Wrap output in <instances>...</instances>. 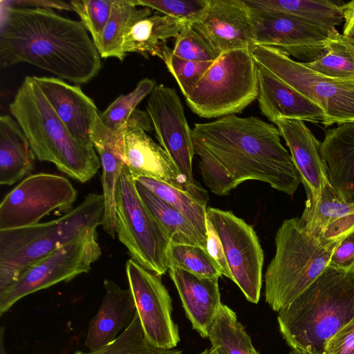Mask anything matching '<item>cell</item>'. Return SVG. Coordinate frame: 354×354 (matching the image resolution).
<instances>
[{
	"mask_svg": "<svg viewBox=\"0 0 354 354\" xmlns=\"http://www.w3.org/2000/svg\"><path fill=\"white\" fill-rule=\"evenodd\" d=\"M280 137L277 127L253 116L195 124L194 151L204 183L221 196L250 180L292 196L301 179Z\"/></svg>",
	"mask_w": 354,
	"mask_h": 354,
	"instance_id": "cell-1",
	"label": "cell"
},
{
	"mask_svg": "<svg viewBox=\"0 0 354 354\" xmlns=\"http://www.w3.org/2000/svg\"><path fill=\"white\" fill-rule=\"evenodd\" d=\"M1 22V66L28 63L75 84L100 71L101 56L80 21L49 8L7 4Z\"/></svg>",
	"mask_w": 354,
	"mask_h": 354,
	"instance_id": "cell-2",
	"label": "cell"
},
{
	"mask_svg": "<svg viewBox=\"0 0 354 354\" xmlns=\"http://www.w3.org/2000/svg\"><path fill=\"white\" fill-rule=\"evenodd\" d=\"M277 313L280 333L292 349L325 354L327 340L354 317V268L328 265Z\"/></svg>",
	"mask_w": 354,
	"mask_h": 354,
	"instance_id": "cell-3",
	"label": "cell"
},
{
	"mask_svg": "<svg viewBox=\"0 0 354 354\" xmlns=\"http://www.w3.org/2000/svg\"><path fill=\"white\" fill-rule=\"evenodd\" d=\"M35 157L53 163L69 177L85 183L101 163L93 147L77 140L43 94L33 76H26L9 104Z\"/></svg>",
	"mask_w": 354,
	"mask_h": 354,
	"instance_id": "cell-4",
	"label": "cell"
},
{
	"mask_svg": "<svg viewBox=\"0 0 354 354\" xmlns=\"http://www.w3.org/2000/svg\"><path fill=\"white\" fill-rule=\"evenodd\" d=\"M104 197L91 193L76 207L50 221L0 230V291L31 265L102 225Z\"/></svg>",
	"mask_w": 354,
	"mask_h": 354,
	"instance_id": "cell-5",
	"label": "cell"
},
{
	"mask_svg": "<svg viewBox=\"0 0 354 354\" xmlns=\"http://www.w3.org/2000/svg\"><path fill=\"white\" fill-rule=\"evenodd\" d=\"M340 242L312 235L299 218L284 220L264 275L266 302L278 312L300 295L325 270Z\"/></svg>",
	"mask_w": 354,
	"mask_h": 354,
	"instance_id": "cell-6",
	"label": "cell"
},
{
	"mask_svg": "<svg viewBox=\"0 0 354 354\" xmlns=\"http://www.w3.org/2000/svg\"><path fill=\"white\" fill-rule=\"evenodd\" d=\"M259 95L258 66L250 49L221 54L185 97L203 118L241 113Z\"/></svg>",
	"mask_w": 354,
	"mask_h": 354,
	"instance_id": "cell-7",
	"label": "cell"
},
{
	"mask_svg": "<svg viewBox=\"0 0 354 354\" xmlns=\"http://www.w3.org/2000/svg\"><path fill=\"white\" fill-rule=\"evenodd\" d=\"M250 51L257 65L323 109L324 127L354 122V80H339L321 75L274 47L254 45Z\"/></svg>",
	"mask_w": 354,
	"mask_h": 354,
	"instance_id": "cell-8",
	"label": "cell"
},
{
	"mask_svg": "<svg viewBox=\"0 0 354 354\" xmlns=\"http://www.w3.org/2000/svg\"><path fill=\"white\" fill-rule=\"evenodd\" d=\"M117 236L132 259L162 275L169 269L170 241L140 197L135 179L125 165L115 196Z\"/></svg>",
	"mask_w": 354,
	"mask_h": 354,
	"instance_id": "cell-9",
	"label": "cell"
},
{
	"mask_svg": "<svg viewBox=\"0 0 354 354\" xmlns=\"http://www.w3.org/2000/svg\"><path fill=\"white\" fill-rule=\"evenodd\" d=\"M101 254L97 232L86 234L55 250L31 265L16 281L0 291V315L30 294L88 272Z\"/></svg>",
	"mask_w": 354,
	"mask_h": 354,
	"instance_id": "cell-10",
	"label": "cell"
},
{
	"mask_svg": "<svg viewBox=\"0 0 354 354\" xmlns=\"http://www.w3.org/2000/svg\"><path fill=\"white\" fill-rule=\"evenodd\" d=\"M77 192L65 177L48 174L24 178L0 204V230L35 225L55 210L68 211Z\"/></svg>",
	"mask_w": 354,
	"mask_h": 354,
	"instance_id": "cell-11",
	"label": "cell"
},
{
	"mask_svg": "<svg viewBox=\"0 0 354 354\" xmlns=\"http://www.w3.org/2000/svg\"><path fill=\"white\" fill-rule=\"evenodd\" d=\"M207 218L215 228L232 275L246 299L257 304L262 288L264 254L253 226L231 211L207 207Z\"/></svg>",
	"mask_w": 354,
	"mask_h": 354,
	"instance_id": "cell-12",
	"label": "cell"
},
{
	"mask_svg": "<svg viewBox=\"0 0 354 354\" xmlns=\"http://www.w3.org/2000/svg\"><path fill=\"white\" fill-rule=\"evenodd\" d=\"M126 274L147 340L156 347L173 349L180 342L178 328L172 318L171 297L160 276L132 259L126 263Z\"/></svg>",
	"mask_w": 354,
	"mask_h": 354,
	"instance_id": "cell-13",
	"label": "cell"
},
{
	"mask_svg": "<svg viewBox=\"0 0 354 354\" xmlns=\"http://www.w3.org/2000/svg\"><path fill=\"white\" fill-rule=\"evenodd\" d=\"M250 12L254 29V45L280 49L304 63L322 57L335 35L284 14L252 9Z\"/></svg>",
	"mask_w": 354,
	"mask_h": 354,
	"instance_id": "cell-14",
	"label": "cell"
},
{
	"mask_svg": "<svg viewBox=\"0 0 354 354\" xmlns=\"http://www.w3.org/2000/svg\"><path fill=\"white\" fill-rule=\"evenodd\" d=\"M148 113L156 138L178 171L192 185V160L195 155L190 129L181 100L175 89L156 85L147 101Z\"/></svg>",
	"mask_w": 354,
	"mask_h": 354,
	"instance_id": "cell-15",
	"label": "cell"
},
{
	"mask_svg": "<svg viewBox=\"0 0 354 354\" xmlns=\"http://www.w3.org/2000/svg\"><path fill=\"white\" fill-rule=\"evenodd\" d=\"M192 26L218 55L254 45V26L244 0H208L203 14Z\"/></svg>",
	"mask_w": 354,
	"mask_h": 354,
	"instance_id": "cell-16",
	"label": "cell"
},
{
	"mask_svg": "<svg viewBox=\"0 0 354 354\" xmlns=\"http://www.w3.org/2000/svg\"><path fill=\"white\" fill-rule=\"evenodd\" d=\"M124 162L134 179L153 178L187 192L207 205L208 194L199 185H191L160 145L142 129L127 133L123 139Z\"/></svg>",
	"mask_w": 354,
	"mask_h": 354,
	"instance_id": "cell-17",
	"label": "cell"
},
{
	"mask_svg": "<svg viewBox=\"0 0 354 354\" xmlns=\"http://www.w3.org/2000/svg\"><path fill=\"white\" fill-rule=\"evenodd\" d=\"M272 122L289 148L300 175L307 195L306 205L317 203L322 191L329 184L326 167L320 153L321 142L303 120L279 118Z\"/></svg>",
	"mask_w": 354,
	"mask_h": 354,
	"instance_id": "cell-18",
	"label": "cell"
},
{
	"mask_svg": "<svg viewBox=\"0 0 354 354\" xmlns=\"http://www.w3.org/2000/svg\"><path fill=\"white\" fill-rule=\"evenodd\" d=\"M33 77L71 134L83 145L93 147L92 129L100 111L93 100L80 86L69 84L60 78Z\"/></svg>",
	"mask_w": 354,
	"mask_h": 354,
	"instance_id": "cell-19",
	"label": "cell"
},
{
	"mask_svg": "<svg viewBox=\"0 0 354 354\" xmlns=\"http://www.w3.org/2000/svg\"><path fill=\"white\" fill-rule=\"evenodd\" d=\"M130 132L124 127L113 132L101 122L99 115L92 129V142L99 155L102 167V196L104 211L102 227L111 237L117 235L115 196L121 173L125 165L123 153L124 136Z\"/></svg>",
	"mask_w": 354,
	"mask_h": 354,
	"instance_id": "cell-20",
	"label": "cell"
},
{
	"mask_svg": "<svg viewBox=\"0 0 354 354\" xmlns=\"http://www.w3.org/2000/svg\"><path fill=\"white\" fill-rule=\"evenodd\" d=\"M258 66L260 110L268 119H297L314 124L326 123L323 109L300 93Z\"/></svg>",
	"mask_w": 354,
	"mask_h": 354,
	"instance_id": "cell-21",
	"label": "cell"
},
{
	"mask_svg": "<svg viewBox=\"0 0 354 354\" xmlns=\"http://www.w3.org/2000/svg\"><path fill=\"white\" fill-rule=\"evenodd\" d=\"M169 274L193 328L203 337H207L222 304L219 277H202L177 267H170Z\"/></svg>",
	"mask_w": 354,
	"mask_h": 354,
	"instance_id": "cell-22",
	"label": "cell"
},
{
	"mask_svg": "<svg viewBox=\"0 0 354 354\" xmlns=\"http://www.w3.org/2000/svg\"><path fill=\"white\" fill-rule=\"evenodd\" d=\"M104 296L91 319L85 345L93 351L113 342L132 322L136 307L129 288L123 289L111 279L104 281Z\"/></svg>",
	"mask_w": 354,
	"mask_h": 354,
	"instance_id": "cell-23",
	"label": "cell"
},
{
	"mask_svg": "<svg viewBox=\"0 0 354 354\" xmlns=\"http://www.w3.org/2000/svg\"><path fill=\"white\" fill-rule=\"evenodd\" d=\"M320 153L335 193L346 202H354V122L327 130Z\"/></svg>",
	"mask_w": 354,
	"mask_h": 354,
	"instance_id": "cell-24",
	"label": "cell"
},
{
	"mask_svg": "<svg viewBox=\"0 0 354 354\" xmlns=\"http://www.w3.org/2000/svg\"><path fill=\"white\" fill-rule=\"evenodd\" d=\"M306 230L324 240L342 241L354 232V202L340 198L330 183L299 217Z\"/></svg>",
	"mask_w": 354,
	"mask_h": 354,
	"instance_id": "cell-25",
	"label": "cell"
},
{
	"mask_svg": "<svg viewBox=\"0 0 354 354\" xmlns=\"http://www.w3.org/2000/svg\"><path fill=\"white\" fill-rule=\"evenodd\" d=\"M35 156L19 124L9 115L0 117V184L12 185L29 174Z\"/></svg>",
	"mask_w": 354,
	"mask_h": 354,
	"instance_id": "cell-26",
	"label": "cell"
},
{
	"mask_svg": "<svg viewBox=\"0 0 354 354\" xmlns=\"http://www.w3.org/2000/svg\"><path fill=\"white\" fill-rule=\"evenodd\" d=\"M250 9L289 15L332 35L344 20L342 4L330 0H244Z\"/></svg>",
	"mask_w": 354,
	"mask_h": 354,
	"instance_id": "cell-27",
	"label": "cell"
},
{
	"mask_svg": "<svg viewBox=\"0 0 354 354\" xmlns=\"http://www.w3.org/2000/svg\"><path fill=\"white\" fill-rule=\"evenodd\" d=\"M188 23L167 15H153L136 23L123 39L124 53H137L162 59L167 41L176 38Z\"/></svg>",
	"mask_w": 354,
	"mask_h": 354,
	"instance_id": "cell-28",
	"label": "cell"
},
{
	"mask_svg": "<svg viewBox=\"0 0 354 354\" xmlns=\"http://www.w3.org/2000/svg\"><path fill=\"white\" fill-rule=\"evenodd\" d=\"M135 181L140 197L168 236L170 244L196 245L207 250L206 243L182 213Z\"/></svg>",
	"mask_w": 354,
	"mask_h": 354,
	"instance_id": "cell-29",
	"label": "cell"
},
{
	"mask_svg": "<svg viewBox=\"0 0 354 354\" xmlns=\"http://www.w3.org/2000/svg\"><path fill=\"white\" fill-rule=\"evenodd\" d=\"M151 15V8H138L131 0H114L109 19L97 49L101 57H115L122 62L127 55L123 51L125 34L136 23Z\"/></svg>",
	"mask_w": 354,
	"mask_h": 354,
	"instance_id": "cell-30",
	"label": "cell"
},
{
	"mask_svg": "<svg viewBox=\"0 0 354 354\" xmlns=\"http://www.w3.org/2000/svg\"><path fill=\"white\" fill-rule=\"evenodd\" d=\"M207 337L212 347L219 354H260L236 313L223 304L209 328Z\"/></svg>",
	"mask_w": 354,
	"mask_h": 354,
	"instance_id": "cell-31",
	"label": "cell"
},
{
	"mask_svg": "<svg viewBox=\"0 0 354 354\" xmlns=\"http://www.w3.org/2000/svg\"><path fill=\"white\" fill-rule=\"evenodd\" d=\"M135 180L182 213L206 243L207 205L189 193L160 180L146 177H139Z\"/></svg>",
	"mask_w": 354,
	"mask_h": 354,
	"instance_id": "cell-32",
	"label": "cell"
},
{
	"mask_svg": "<svg viewBox=\"0 0 354 354\" xmlns=\"http://www.w3.org/2000/svg\"><path fill=\"white\" fill-rule=\"evenodd\" d=\"M304 64L324 76L344 81L354 80V51L342 34L332 37L322 57Z\"/></svg>",
	"mask_w": 354,
	"mask_h": 354,
	"instance_id": "cell-33",
	"label": "cell"
},
{
	"mask_svg": "<svg viewBox=\"0 0 354 354\" xmlns=\"http://www.w3.org/2000/svg\"><path fill=\"white\" fill-rule=\"evenodd\" d=\"M74 354H183V352L174 348H160L151 344L144 335L136 312L130 325L113 342L95 351H77Z\"/></svg>",
	"mask_w": 354,
	"mask_h": 354,
	"instance_id": "cell-34",
	"label": "cell"
},
{
	"mask_svg": "<svg viewBox=\"0 0 354 354\" xmlns=\"http://www.w3.org/2000/svg\"><path fill=\"white\" fill-rule=\"evenodd\" d=\"M156 86L154 80H141L132 91L119 95L104 111L100 112L102 123L113 132L120 131L138 104L151 93Z\"/></svg>",
	"mask_w": 354,
	"mask_h": 354,
	"instance_id": "cell-35",
	"label": "cell"
},
{
	"mask_svg": "<svg viewBox=\"0 0 354 354\" xmlns=\"http://www.w3.org/2000/svg\"><path fill=\"white\" fill-rule=\"evenodd\" d=\"M168 261L169 268L177 267L202 277L221 276L215 261L207 250L201 246L170 244Z\"/></svg>",
	"mask_w": 354,
	"mask_h": 354,
	"instance_id": "cell-36",
	"label": "cell"
},
{
	"mask_svg": "<svg viewBox=\"0 0 354 354\" xmlns=\"http://www.w3.org/2000/svg\"><path fill=\"white\" fill-rule=\"evenodd\" d=\"M113 3L114 0H72L70 1L73 10L79 15L81 23L91 34L97 49L100 45Z\"/></svg>",
	"mask_w": 354,
	"mask_h": 354,
	"instance_id": "cell-37",
	"label": "cell"
},
{
	"mask_svg": "<svg viewBox=\"0 0 354 354\" xmlns=\"http://www.w3.org/2000/svg\"><path fill=\"white\" fill-rule=\"evenodd\" d=\"M172 54L196 62H214L219 56L191 24H187L176 38Z\"/></svg>",
	"mask_w": 354,
	"mask_h": 354,
	"instance_id": "cell-38",
	"label": "cell"
},
{
	"mask_svg": "<svg viewBox=\"0 0 354 354\" xmlns=\"http://www.w3.org/2000/svg\"><path fill=\"white\" fill-rule=\"evenodd\" d=\"M175 78L185 97L199 81L213 62H196L179 58L167 46L161 59Z\"/></svg>",
	"mask_w": 354,
	"mask_h": 354,
	"instance_id": "cell-39",
	"label": "cell"
},
{
	"mask_svg": "<svg viewBox=\"0 0 354 354\" xmlns=\"http://www.w3.org/2000/svg\"><path fill=\"white\" fill-rule=\"evenodd\" d=\"M208 0H131L136 6L149 8L173 18L193 24L203 14Z\"/></svg>",
	"mask_w": 354,
	"mask_h": 354,
	"instance_id": "cell-40",
	"label": "cell"
},
{
	"mask_svg": "<svg viewBox=\"0 0 354 354\" xmlns=\"http://www.w3.org/2000/svg\"><path fill=\"white\" fill-rule=\"evenodd\" d=\"M324 353L354 354V317L327 340Z\"/></svg>",
	"mask_w": 354,
	"mask_h": 354,
	"instance_id": "cell-41",
	"label": "cell"
},
{
	"mask_svg": "<svg viewBox=\"0 0 354 354\" xmlns=\"http://www.w3.org/2000/svg\"><path fill=\"white\" fill-rule=\"evenodd\" d=\"M206 249L218 266L221 275L232 280V275L228 266L221 241L211 222L206 220Z\"/></svg>",
	"mask_w": 354,
	"mask_h": 354,
	"instance_id": "cell-42",
	"label": "cell"
},
{
	"mask_svg": "<svg viewBox=\"0 0 354 354\" xmlns=\"http://www.w3.org/2000/svg\"><path fill=\"white\" fill-rule=\"evenodd\" d=\"M329 265L343 270L354 268V232L341 241L331 256Z\"/></svg>",
	"mask_w": 354,
	"mask_h": 354,
	"instance_id": "cell-43",
	"label": "cell"
},
{
	"mask_svg": "<svg viewBox=\"0 0 354 354\" xmlns=\"http://www.w3.org/2000/svg\"><path fill=\"white\" fill-rule=\"evenodd\" d=\"M344 27L343 37L354 45V0L342 4Z\"/></svg>",
	"mask_w": 354,
	"mask_h": 354,
	"instance_id": "cell-44",
	"label": "cell"
},
{
	"mask_svg": "<svg viewBox=\"0 0 354 354\" xmlns=\"http://www.w3.org/2000/svg\"><path fill=\"white\" fill-rule=\"evenodd\" d=\"M12 4V6L26 7L33 6V8H42L57 10H73L72 6L69 3L62 1H8Z\"/></svg>",
	"mask_w": 354,
	"mask_h": 354,
	"instance_id": "cell-45",
	"label": "cell"
},
{
	"mask_svg": "<svg viewBox=\"0 0 354 354\" xmlns=\"http://www.w3.org/2000/svg\"><path fill=\"white\" fill-rule=\"evenodd\" d=\"M0 354H7L4 346V328L1 327L0 330Z\"/></svg>",
	"mask_w": 354,
	"mask_h": 354,
	"instance_id": "cell-46",
	"label": "cell"
},
{
	"mask_svg": "<svg viewBox=\"0 0 354 354\" xmlns=\"http://www.w3.org/2000/svg\"><path fill=\"white\" fill-rule=\"evenodd\" d=\"M199 354H219L216 349H215L213 347H211L210 348L205 349L203 352H201Z\"/></svg>",
	"mask_w": 354,
	"mask_h": 354,
	"instance_id": "cell-47",
	"label": "cell"
},
{
	"mask_svg": "<svg viewBox=\"0 0 354 354\" xmlns=\"http://www.w3.org/2000/svg\"><path fill=\"white\" fill-rule=\"evenodd\" d=\"M288 354H312L299 349H292Z\"/></svg>",
	"mask_w": 354,
	"mask_h": 354,
	"instance_id": "cell-48",
	"label": "cell"
},
{
	"mask_svg": "<svg viewBox=\"0 0 354 354\" xmlns=\"http://www.w3.org/2000/svg\"><path fill=\"white\" fill-rule=\"evenodd\" d=\"M347 41V40H346ZM348 43L349 44V45L351 46V47L352 48V49L354 51V45H353L352 44H351L348 41H347Z\"/></svg>",
	"mask_w": 354,
	"mask_h": 354,
	"instance_id": "cell-49",
	"label": "cell"
}]
</instances>
